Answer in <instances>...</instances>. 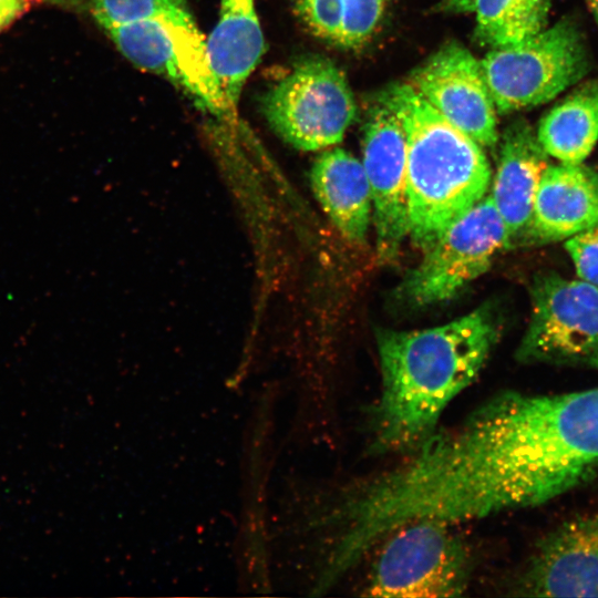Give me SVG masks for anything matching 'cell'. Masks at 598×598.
<instances>
[{"label":"cell","instance_id":"obj_13","mask_svg":"<svg viewBox=\"0 0 598 598\" xmlns=\"http://www.w3.org/2000/svg\"><path fill=\"white\" fill-rule=\"evenodd\" d=\"M598 226V172L585 164L548 165L525 235L526 243H555Z\"/></svg>","mask_w":598,"mask_h":598},{"label":"cell","instance_id":"obj_2","mask_svg":"<svg viewBox=\"0 0 598 598\" xmlns=\"http://www.w3.org/2000/svg\"><path fill=\"white\" fill-rule=\"evenodd\" d=\"M499 332L496 310L487 303L429 329L379 330L377 445L401 451L431 436L445 406L478 375Z\"/></svg>","mask_w":598,"mask_h":598},{"label":"cell","instance_id":"obj_14","mask_svg":"<svg viewBox=\"0 0 598 598\" xmlns=\"http://www.w3.org/2000/svg\"><path fill=\"white\" fill-rule=\"evenodd\" d=\"M549 165L536 132L525 121L504 132L491 197L505 225L509 246L527 233L537 188Z\"/></svg>","mask_w":598,"mask_h":598},{"label":"cell","instance_id":"obj_6","mask_svg":"<svg viewBox=\"0 0 598 598\" xmlns=\"http://www.w3.org/2000/svg\"><path fill=\"white\" fill-rule=\"evenodd\" d=\"M436 519H416L393 530L377 558L367 591L378 597H454L467 587L465 545Z\"/></svg>","mask_w":598,"mask_h":598},{"label":"cell","instance_id":"obj_20","mask_svg":"<svg viewBox=\"0 0 598 598\" xmlns=\"http://www.w3.org/2000/svg\"><path fill=\"white\" fill-rule=\"evenodd\" d=\"M342 21L339 44L343 48H360L377 31L388 0H341Z\"/></svg>","mask_w":598,"mask_h":598},{"label":"cell","instance_id":"obj_7","mask_svg":"<svg viewBox=\"0 0 598 598\" xmlns=\"http://www.w3.org/2000/svg\"><path fill=\"white\" fill-rule=\"evenodd\" d=\"M516 357L526 363L598 370V289L556 272L537 275Z\"/></svg>","mask_w":598,"mask_h":598},{"label":"cell","instance_id":"obj_10","mask_svg":"<svg viewBox=\"0 0 598 598\" xmlns=\"http://www.w3.org/2000/svg\"><path fill=\"white\" fill-rule=\"evenodd\" d=\"M412 87L445 120L481 146L498 140L496 109L481 62L451 42L411 75Z\"/></svg>","mask_w":598,"mask_h":598},{"label":"cell","instance_id":"obj_1","mask_svg":"<svg viewBox=\"0 0 598 598\" xmlns=\"http://www.w3.org/2000/svg\"><path fill=\"white\" fill-rule=\"evenodd\" d=\"M417 447L399 476L415 517L452 524L542 505L598 473V386L496 395Z\"/></svg>","mask_w":598,"mask_h":598},{"label":"cell","instance_id":"obj_21","mask_svg":"<svg viewBox=\"0 0 598 598\" xmlns=\"http://www.w3.org/2000/svg\"><path fill=\"white\" fill-rule=\"evenodd\" d=\"M303 24L316 37L339 44L342 21L341 0H293Z\"/></svg>","mask_w":598,"mask_h":598},{"label":"cell","instance_id":"obj_4","mask_svg":"<svg viewBox=\"0 0 598 598\" xmlns=\"http://www.w3.org/2000/svg\"><path fill=\"white\" fill-rule=\"evenodd\" d=\"M491 49L480 62L502 114L553 100L590 68L584 34L569 18L519 43Z\"/></svg>","mask_w":598,"mask_h":598},{"label":"cell","instance_id":"obj_15","mask_svg":"<svg viewBox=\"0 0 598 598\" xmlns=\"http://www.w3.org/2000/svg\"><path fill=\"white\" fill-rule=\"evenodd\" d=\"M213 73L231 109L265 52L255 0H219L218 19L206 39Z\"/></svg>","mask_w":598,"mask_h":598},{"label":"cell","instance_id":"obj_24","mask_svg":"<svg viewBox=\"0 0 598 598\" xmlns=\"http://www.w3.org/2000/svg\"><path fill=\"white\" fill-rule=\"evenodd\" d=\"M475 0H444L443 8L452 12H473Z\"/></svg>","mask_w":598,"mask_h":598},{"label":"cell","instance_id":"obj_12","mask_svg":"<svg viewBox=\"0 0 598 598\" xmlns=\"http://www.w3.org/2000/svg\"><path fill=\"white\" fill-rule=\"evenodd\" d=\"M517 589L523 596L598 597V512L544 537Z\"/></svg>","mask_w":598,"mask_h":598},{"label":"cell","instance_id":"obj_22","mask_svg":"<svg viewBox=\"0 0 598 598\" xmlns=\"http://www.w3.org/2000/svg\"><path fill=\"white\" fill-rule=\"evenodd\" d=\"M578 278L598 289V226L565 240Z\"/></svg>","mask_w":598,"mask_h":598},{"label":"cell","instance_id":"obj_17","mask_svg":"<svg viewBox=\"0 0 598 598\" xmlns=\"http://www.w3.org/2000/svg\"><path fill=\"white\" fill-rule=\"evenodd\" d=\"M536 136L559 163H584L598 142V80L580 84L553 106L542 117Z\"/></svg>","mask_w":598,"mask_h":598},{"label":"cell","instance_id":"obj_18","mask_svg":"<svg viewBox=\"0 0 598 598\" xmlns=\"http://www.w3.org/2000/svg\"><path fill=\"white\" fill-rule=\"evenodd\" d=\"M550 0H475V37L491 48L519 43L547 27Z\"/></svg>","mask_w":598,"mask_h":598},{"label":"cell","instance_id":"obj_23","mask_svg":"<svg viewBox=\"0 0 598 598\" xmlns=\"http://www.w3.org/2000/svg\"><path fill=\"white\" fill-rule=\"evenodd\" d=\"M40 0H0V32L28 12Z\"/></svg>","mask_w":598,"mask_h":598},{"label":"cell","instance_id":"obj_11","mask_svg":"<svg viewBox=\"0 0 598 598\" xmlns=\"http://www.w3.org/2000/svg\"><path fill=\"white\" fill-rule=\"evenodd\" d=\"M406 159L404 127L380 102L364 125L362 165L371 192L378 254L385 261L396 256L409 235Z\"/></svg>","mask_w":598,"mask_h":598},{"label":"cell","instance_id":"obj_5","mask_svg":"<svg viewBox=\"0 0 598 598\" xmlns=\"http://www.w3.org/2000/svg\"><path fill=\"white\" fill-rule=\"evenodd\" d=\"M261 110L275 133L302 151L339 144L357 112L343 73L319 56L297 62L266 92Z\"/></svg>","mask_w":598,"mask_h":598},{"label":"cell","instance_id":"obj_9","mask_svg":"<svg viewBox=\"0 0 598 598\" xmlns=\"http://www.w3.org/2000/svg\"><path fill=\"white\" fill-rule=\"evenodd\" d=\"M105 31L133 65L165 78L197 106L221 116L233 110L213 73L206 39L194 17L146 20Z\"/></svg>","mask_w":598,"mask_h":598},{"label":"cell","instance_id":"obj_25","mask_svg":"<svg viewBox=\"0 0 598 598\" xmlns=\"http://www.w3.org/2000/svg\"><path fill=\"white\" fill-rule=\"evenodd\" d=\"M587 3L598 25V0H587Z\"/></svg>","mask_w":598,"mask_h":598},{"label":"cell","instance_id":"obj_3","mask_svg":"<svg viewBox=\"0 0 598 598\" xmlns=\"http://www.w3.org/2000/svg\"><path fill=\"white\" fill-rule=\"evenodd\" d=\"M380 102L396 114L406 134L409 235L425 250L485 196L491 166L481 145L410 83L390 85Z\"/></svg>","mask_w":598,"mask_h":598},{"label":"cell","instance_id":"obj_16","mask_svg":"<svg viewBox=\"0 0 598 598\" xmlns=\"http://www.w3.org/2000/svg\"><path fill=\"white\" fill-rule=\"evenodd\" d=\"M310 181L321 207L349 240L362 243L371 219V192L362 163L342 148L318 156Z\"/></svg>","mask_w":598,"mask_h":598},{"label":"cell","instance_id":"obj_8","mask_svg":"<svg viewBox=\"0 0 598 598\" xmlns=\"http://www.w3.org/2000/svg\"><path fill=\"white\" fill-rule=\"evenodd\" d=\"M507 246L505 225L491 195L484 196L425 249L399 286L398 296L414 307L450 300L487 271Z\"/></svg>","mask_w":598,"mask_h":598},{"label":"cell","instance_id":"obj_19","mask_svg":"<svg viewBox=\"0 0 598 598\" xmlns=\"http://www.w3.org/2000/svg\"><path fill=\"white\" fill-rule=\"evenodd\" d=\"M85 6L104 31L146 20L193 17L186 0H86Z\"/></svg>","mask_w":598,"mask_h":598}]
</instances>
